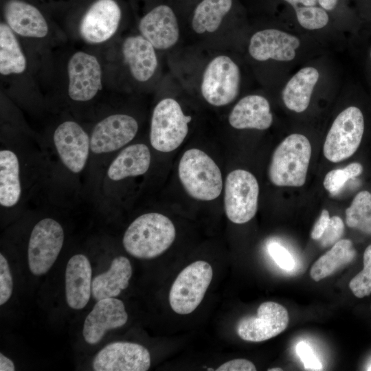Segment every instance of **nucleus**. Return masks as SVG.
Returning a JSON list of instances; mask_svg holds the SVG:
<instances>
[{
    "instance_id": "32",
    "label": "nucleus",
    "mask_w": 371,
    "mask_h": 371,
    "mask_svg": "<svg viewBox=\"0 0 371 371\" xmlns=\"http://www.w3.org/2000/svg\"><path fill=\"white\" fill-rule=\"evenodd\" d=\"M363 269L353 277L349 282V287L358 298H363L371 294V245L363 253Z\"/></svg>"
},
{
    "instance_id": "3",
    "label": "nucleus",
    "mask_w": 371,
    "mask_h": 371,
    "mask_svg": "<svg viewBox=\"0 0 371 371\" xmlns=\"http://www.w3.org/2000/svg\"><path fill=\"white\" fill-rule=\"evenodd\" d=\"M178 172L184 189L194 199L212 201L221 193V170L212 159L199 149L191 148L183 154Z\"/></svg>"
},
{
    "instance_id": "1",
    "label": "nucleus",
    "mask_w": 371,
    "mask_h": 371,
    "mask_svg": "<svg viewBox=\"0 0 371 371\" xmlns=\"http://www.w3.org/2000/svg\"><path fill=\"white\" fill-rule=\"evenodd\" d=\"M176 235L172 222L156 212L144 214L126 229L122 239L125 250L133 257L151 259L166 251Z\"/></svg>"
},
{
    "instance_id": "35",
    "label": "nucleus",
    "mask_w": 371,
    "mask_h": 371,
    "mask_svg": "<svg viewBox=\"0 0 371 371\" xmlns=\"http://www.w3.org/2000/svg\"><path fill=\"white\" fill-rule=\"evenodd\" d=\"M344 230V224L342 219L334 216L330 217L329 223L322 236L319 239L322 247H326L333 245L341 237Z\"/></svg>"
},
{
    "instance_id": "36",
    "label": "nucleus",
    "mask_w": 371,
    "mask_h": 371,
    "mask_svg": "<svg viewBox=\"0 0 371 371\" xmlns=\"http://www.w3.org/2000/svg\"><path fill=\"white\" fill-rule=\"evenodd\" d=\"M268 252L276 263L282 269L291 270L295 260L288 250L280 244L273 242L268 245Z\"/></svg>"
},
{
    "instance_id": "8",
    "label": "nucleus",
    "mask_w": 371,
    "mask_h": 371,
    "mask_svg": "<svg viewBox=\"0 0 371 371\" xmlns=\"http://www.w3.org/2000/svg\"><path fill=\"white\" fill-rule=\"evenodd\" d=\"M64 231L61 225L51 218L40 220L30 234L27 257L31 273H46L56 260L63 245Z\"/></svg>"
},
{
    "instance_id": "27",
    "label": "nucleus",
    "mask_w": 371,
    "mask_h": 371,
    "mask_svg": "<svg viewBox=\"0 0 371 371\" xmlns=\"http://www.w3.org/2000/svg\"><path fill=\"white\" fill-rule=\"evenodd\" d=\"M355 255L350 240H339L313 265L310 276L313 280L318 282L350 262Z\"/></svg>"
},
{
    "instance_id": "46",
    "label": "nucleus",
    "mask_w": 371,
    "mask_h": 371,
    "mask_svg": "<svg viewBox=\"0 0 371 371\" xmlns=\"http://www.w3.org/2000/svg\"><path fill=\"white\" fill-rule=\"evenodd\" d=\"M370 308H371V307H370Z\"/></svg>"
},
{
    "instance_id": "42",
    "label": "nucleus",
    "mask_w": 371,
    "mask_h": 371,
    "mask_svg": "<svg viewBox=\"0 0 371 371\" xmlns=\"http://www.w3.org/2000/svg\"><path fill=\"white\" fill-rule=\"evenodd\" d=\"M325 10H332L337 5L338 0H317Z\"/></svg>"
},
{
    "instance_id": "19",
    "label": "nucleus",
    "mask_w": 371,
    "mask_h": 371,
    "mask_svg": "<svg viewBox=\"0 0 371 371\" xmlns=\"http://www.w3.org/2000/svg\"><path fill=\"white\" fill-rule=\"evenodd\" d=\"M91 266L87 256L78 254L69 260L65 282L66 300L70 308L80 310L87 304L91 293Z\"/></svg>"
},
{
    "instance_id": "12",
    "label": "nucleus",
    "mask_w": 371,
    "mask_h": 371,
    "mask_svg": "<svg viewBox=\"0 0 371 371\" xmlns=\"http://www.w3.org/2000/svg\"><path fill=\"white\" fill-rule=\"evenodd\" d=\"M92 366L95 371H146L150 366V355L142 345L115 341L98 352Z\"/></svg>"
},
{
    "instance_id": "22",
    "label": "nucleus",
    "mask_w": 371,
    "mask_h": 371,
    "mask_svg": "<svg viewBox=\"0 0 371 371\" xmlns=\"http://www.w3.org/2000/svg\"><path fill=\"white\" fill-rule=\"evenodd\" d=\"M154 48L142 36H129L124 41L122 52L124 62L137 81L146 82L154 74L157 67Z\"/></svg>"
},
{
    "instance_id": "14",
    "label": "nucleus",
    "mask_w": 371,
    "mask_h": 371,
    "mask_svg": "<svg viewBox=\"0 0 371 371\" xmlns=\"http://www.w3.org/2000/svg\"><path fill=\"white\" fill-rule=\"evenodd\" d=\"M138 131L136 120L126 114L106 117L93 127L91 136V151L95 155L114 152L129 143Z\"/></svg>"
},
{
    "instance_id": "34",
    "label": "nucleus",
    "mask_w": 371,
    "mask_h": 371,
    "mask_svg": "<svg viewBox=\"0 0 371 371\" xmlns=\"http://www.w3.org/2000/svg\"><path fill=\"white\" fill-rule=\"evenodd\" d=\"M13 291V281L9 264L2 254H0V304L6 303Z\"/></svg>"
},
{
    "instance_id": "17",
    "label": "nucleus",
    "mask_w": 371,
    "mask_h": 371,
    "mask_svg": "<svg viewBox=\"0 0 371 371\" xmlns=\"http://www.w3.org/2000/svg\"><path fill=\"white\" fill-rule=\"evenodd\" d=\"M300 45V41L297 36L279 30L267 29L258 31L251 36L249 52L258 61L269 59L291 61L295 57Z\"/></svg>"
},
{
    "instance_id": "31",
    "label": "nucleus",
    "mask_w": 371,
    "mask_h": 371,
    "mask_svg": "<svg viewBox=\"0 0 371 371\" xmlns=\"http://www.w3.org/2000/svg\"><path fill=\"white\" fill-rule=\"evenodd\" d=\"M363 171V167L359 162H352L341 169L332 170L324 177V187L331 194L335 195L349 180L358 177Z\"/></svg>"
},
{
    "instance_id": "24",
    "label": "nucleus",
    "mask_w": 371,
    "mask_h": 371,
    "mask_svg": "<svg viewBox=\"0 0 371 371\" xmlns=\"http://www.w3.org/2000/svg\"><path fill=\"white\" fill-rule=\"evenodd\" d=\"M132 271L131 264L127 258L122 256L115 258L109 269L92 280V296L99 301L119 295L128 287Z\"/></svg>"
},
{
    "instance_id": "25",
    "label": "nucleus",
    "mask_w": 371,
    "mask_h": 371,
    "mask_svg": "<svg viewBox=\"0 0 371 371\" xmlns=\"http://www.w3.org/2000/svg\"><path fill=\"white\" fill-rule=\"evenodd\" d=\"M319 77L318 71L313 67L299 70L287 82L282 90V100L285 106L297 113L304 111L309 105Z\"/></svg>"
},
{
    "instance_id": "44",
    "label": "nucleus",
    "mask_w": 371,
    "mask_h": 371,
    "mask_svg": "<svg viewBox=\"0 0 371 371\" xmlns=\"http://www.w3.org/2000/svg\"><path fill=\"white\" fill-rule=\"evenodd\" d=\"M367 370H371V366L370 367H368V368Z\"/></svg>"
},
{
    "instance_id": "15",
    "label": "nucleus",
    "mask_w": 371,
    "mask_h": 371,
    "mask_svg": "<svg viewBox=\"0 0 371 371\" xmlns=\"http://www.w3.org/2000/svg\"><path fill=\"white\" fill-rule=\"evenodd\" d=\"M120 19L121 10L114 0H97L83 16L80 34L88 43H103L115 33Z\"/></svg>"
},
{
    "instance_id": "38",
    "label": "nucleus",
    "mask_w": 371,
    "mask_h": 371,
    "mask_svg": "<svg viewBox=\"0 0 371 371\" xmlns=\"http://www.w3.org/2000/svg\"><path fill=\"white\" fill-rule=\"evenodd\" d=\"M217 371H255L256 368L250 361L245 359H236L221 365Z\"/></svg>"
},
{
    "instance_id": "11",
    "label": "nucleus",
    "mask_w": 371,
    "mask_h": 371,
    "mask_svg": "<svg viewBox=\"0 0 371 371\" xmlns=\"http://www.w3.org/2000/svg\"><path fill=\"white\" fill-rule=\"evenodd\" d=\"M54 147L63 164L72 173L85 168L91 152L90 136L74 121H65L53 135Z\"/></svg>"
},
{
    "instance_id": "10",
    "label": "nucleus",
    "mask_w": 371,
    "mask_h": 371,
    "mask_svg": "<svg viewBox=\"0 0 371 371\" xmlns=\"http://www.w3.org/2000/svg\"><path fill=\"white\" fill-rule=\"evenodd\" d=\"M289 319L284 306L275 302H265L258 308L256 316L245 317L238 322L236 330L245 341H263L283 332Z\"/></svg>"
},
{
    "instance_id": "39",
    "label": "nucleus",
    "mask_w": 371,
    "mask_h": 371,
    "mask_svg": "<svg viewBox=\"0 0 371 371\" xmlns=\"http://www.w3.org/2000/svg\"><path fill=\"white\" fill-rule=\"evenodd\" d=\"M330 219V217L328 211L324 209L311 231V236L313 239L319 240L322 236L329 223Z\"/></svg>"
},
{
    "instance_id": "9",
    "label": "nucleus",
    "mask_w": 371,
    "mask_h": 371,
    "mask_svg": "<svg viewBox=\"0 0 371 371\" xmlns=\"http://www.w3.org/2000/svg\"><path fill=\"white\" fill-rule=\"evenodd\" d=\"M240 84L238 65L228 56H218L212 60L203 73L201 90L210 104L221 106L233 102Z\"/></svg>"
},
{
    "instance_id": "41",
    "label": "nucleus",
    "mask_w": 371,
    "mask_h": 371,
    "mask_svg": "<svg viewBox=\"0 0 371 371\" xmlns=\"http://www.w3.org/2000/svg\"><path fill=\"white\" fill-rule=\"evenodd\" d=\"M293 7L296 5L314 6L317 4V0H284Z\"/></svg>"
},
{
    "instance_id": "7",
    "label": "nucleus",
    "mask_w": 371,
    "mask_h": 371,
    "mask_svg": "<svg viewBox=\"0 0 371 371\" xmlns=\"http://www.w3.org/2000/svg\"><path fill=\"white\" fill-rule=\"evenodd\" d=\"M259 186L251 172L237 169L229 173L225 186L224 205L229 220L243 224L255 216L258 209Z\"/></svg>"
},
{
    "instance_id": "29",
    "label": "nucleus",
    "mask_w": 371,
    "mask_h": 371,
    "mask_svg": "<svg viewBox=\"0 0 371 371\" xmlns=\"http://www.w3.org/2000/svg\"><path fill=\"white\" fill-rule=\"evenodd\" d=\"M232 5V0H202L194 9L192 29L198 34L215 32Z\"/></svg>"
},
{
    "instance_id": "30",
    "label": "nucleus",
    "mask_w": 371,
    "mask_h": 371,
    "mask_svg": "<svg viewBox=\"0 0 371 371\" xmlns=\"http://www.w3.org/2000/svg\"><path fill=\"white\" fill-rule=\"evenodd\" d=\"M346 225L352 228L371 233V192L362 190L354 197L346 210Z\"/></svg>"
},
{
    "instance_id": "13",
    "label": "nucleus",
    "mask_w": 371,
    "mask_h": 371,
    "mask_svg": "<svg viewBox=\"0 0 371 371\" xmlns=\"http://www.w3.org/2000/svg\"><path fill=\"white\" fill-rule=\"evenodd\" d=\"M68 94L76 102L93 99L102 88V69L93 55L78 52L72 55L67 65Z\"/></svg>"
},
{
    "instance_id": "28",
    "label": "nucleus",
    "mask_w": 371,
    "mask_h": 371,
    "mask_svg": "<svg viewBox=\"0 0 371 371\" xmlns=\"http://www.w3.org/2000/svg\"><path fill=\"white\" fill-rule=\"evenodd\" d=\"M26 68V59L11 28L0 24V73L6 76L21 74Z\"/></svg>"
},
{
    "instance_id": "40",
    "label": "nucleus",
    "mask_w": 371,
    "mask_h": 371,
    "mask_svg": "<svg viewBox=\"0 0 371 371\" xmlns=\"http://www.w3.org/2000/svg\"><path fill=\"white\" fill-rule=\"evenodd\" d=\"M0 370L1 371H14L15 366L12 361L5 357L3 353H0Z\"/></svg>"
},
{
    "instance_id": "18",
    "label": "nucleus",
    "mask_w": 371,
    "mask_h": 371,
    "mask_svg": "<svg viewBox=\"0 0 371 371\" xmlns=\"http://www.w3.org/2000/svg\"><path fill=\"white\" fill-rule=\"evenodd\" d=\"M139 30L142 36L158 49L172 47L179 36L176 15L166 5L156 6L144 16L139 21Z\"/></svg>"
},
{
    "instance_id": "45",
    "label": "nucleus",
    "mask_w": 371,
    "mask_h": 371,
    "mask_svg": "<svg viewBox=\"0 0 371 371\" xmlns=\"http://www.w3.org/2000/svg\"><path fill=\"white\" fill-rule=\"evenodd\" d=\"M370 57H371V52H370Z\"/></svg>"
},
{
    "instance_id": "4",
    "label": "nucleus",
    "mask_w": 371,
    "mask_h": 371,
    "mask_svg": "<svg viewBox=\"0 0 371 371\" xmlns=\"http://www.w3.org/2000/svg\"><path fill=\"white\" fill-rule=\"evenodd\" d=\"M364 129V117L360 109L351 106L343 110L326 135L323 147L325 157L337 163L352 156L361 145Z\"/></svg>"
},
{
    "instance_id": "43",
    "label": "nucleus",
    "mask_w": 371,
    "mask_h": 371,
    "mask_svg": "<svg viewBox=\"0 0 371 371\" xmlns=\"http://www.w3.org/2000/svg\"><path fill=\"white\" fill-rule=\"evenodd\" d=\"M268 370L269 371H281L282 370L281 368H272V369H269Z\"/></svg>"
},
{
    "instance_id": "5",
    "label": "nucleus",
    "mask_w": 371,
    "mask_h": 371,
    "mask_svg": "<svg viewBox=\"0 0 371 371\" xmlns=\"http://www.w3.org/2000/svg\"><path fill=\"white\" fill-rule=\"evenodd\" d=\"M190 120L191 117L184 115L175 100L163 99L153 112L150 131L151 146L164 153L175 150L185 139Z\"/></svg>"
},
{
    "instance_id": "26",
    "label": "nucleus",
    "mask_w": 371,
    "mask_h": 371,
    "mask_svg": "<svg viewBox=\"0 0 371 371\" xmlns=\"http://www.w3.org/2000/svg\"><path fill=\"white\" fill-rule=\"evenodd\" d=\"M22 188L17 155L10 149L0 150V205L10 208L19 203Z\"/></svg>"
},
{
    "instance_id": "23",
    "label": "nucleus",
    "mask_w": 371,
    "mask_h": 371,
    "mask_svg": "<svg viewBox=\"0 0 371 371\" xmlns=\"http://www.w3.org/2000/svg\"><path fill=\"white\" fill-rule=\"evenodd\" d=\"M151 155L144 144H135L124 149L110 164L106 177L113 181L145 174L150 165Z\"/></svg>"
},
{
    "instance_id": "21",
    "label": "nucleus",
    "mask_w": 371,
    "mask_h": 371,
    "mask_svg": "<svg viewBox=\"0 0 371 371\" xmlns=\"http://www.w3.org/2000/svg\"><path fill=\"white\" fill-rule=\"evenodd\" d=\"M230 125L237 129L265 130L273 122L268 100L258 95L243 98L234 106L229 115Z\"/></svg>"
},
{
    "instance_id": "33",
    "label": "nucleus",
    "mask_w": 371,
    "mask_h": 371,
    "mask_svg": "<svg viewBox=\"0 0 371 371\" xmlns=\"http://www.w3.org/2000/svg\"><path fill=\"white\" fill-rule=\"evenodd\" d=\"M293 8L298 23L306 30H313L321 29L325 27L328 22V15L322 8L315 5H296Z\"/></svg>"
},
{
    "instance_id": "37",
    "label": "nucleus",
    "mask_w": 371,
    "mask_h": 371,
    "mask_svg": "<svg viewBox=\"0 0 371 371\" xmlns=\"http://www.w3.org/2000/svg\"><path fill=\"white\" fill-rule=\"evenodd\" d=\"M296 352L307 370H322V365L313 353L311 348L304 341L296 346Z\"/></svg>"
},
{
    "instance_id": "6",
    "label": "nucleus",
    "mask_w": 371,
    "mask_h": 371,
    "mask_svg": "<svg viewBox=\"0 0 371 371\" xmlns=\"http://www.w3.org/2000/svg\"><path fill=\"white\" fill-rule=\"evenodd\" d=\"M213 276L211 265L198 260L184 268L174 281L169 293L172 309L178 314L193 312L203 300Z\"/></svg>"
},
{
    "instance_id": "20",
    "label": "nucleus",
    "mask_w": 371,
    "mask_h": 371,
    "mask_svg": "<svg viewBox=\"0 0 371 371\" xmlns=\"http://www.w3.org/2000/svg\"><path fill=\"white\" fill-rule=\"evenodd\" d=\"M4 17L7 25L20 36L43 38L48 33V25L41 12L23 1H8L4 7Z\"/></svg>"
},
{
    "instance_id": "2",
    "label": "nucleus",
    "mask_w": 371,
    "mask_h": 371,
    "mask_svg": "<svg viewBox=\"0 0 371 371\" xmlns=\"http://www.w3.org/2000/svg\"><path fill=\"white\" fill-rule=\"evenodd\" d=\"M311 145L303 135L287 136L274 150L269 177L277 186L300 187L306 181L311 157Z\"/></svg>"
},
{
    "instance_id": "16",
    "label": "nucleus",
    "mask_w": 371,
    "mask_h": 371,
    "mask_svg": "<svg viewBox=\"0 0 371 371\" xmlns=\"http://www.w3.org/2000/svg\"><path fill=\"white\" fill-rule=\"evenodd\" d=\"M127 320L128 314L122 301L115 297L100 300L85 318L84 339L89 344H96L106 331L124 326Z\"/></svg>"
}]
</instances>
